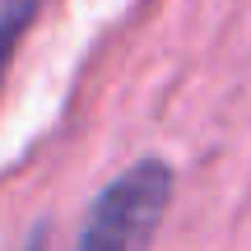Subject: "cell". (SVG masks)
<instances>
[{"instance_id":"cell-2","label":"cell","mask_w":251,"mask_h":251,"mask_svg":"<svg viewBox=\"0 0 251 251\" xmlns=\"http://www.w3.org/2000/svg\"><path fill=\"white\" fill-rule=\"evenodd\" d=\"M37 9H42V0H0V89H5V75L33 28Z\"/></svg>"},{"instance_id":"cell-1","label":"cell","mask_w":251,"mask_h":251,"mask_svg":"<svg viewBox=\"0 0 251 251\" xmlns=\"http://www.w3.org/2000/svg\"><path fill=\"white\" fill-rule=\"evenodd\" d=\"M172 168L163 158H140L107 181L84 219L75 251H144L172 205Z\"/></svg>"},{"instance_id":"cell-3","label":"cell","mask_w":251,"mask_h":251,"mask_svg":"<svg viewBox=\"0 0 251 251\" xmlns=\"http://www.w3.org/2000/svg\"><path fill=\"white\" fill-rule=\"evenodd\" d=\"M24 251H47V233H42V228H37V233L24 242Z\"/></svg>"}]
</instances>
